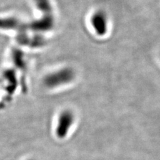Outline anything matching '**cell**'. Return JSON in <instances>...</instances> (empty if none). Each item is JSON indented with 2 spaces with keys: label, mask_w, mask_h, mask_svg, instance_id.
<instances>
[{
  "label": "cell",
  "mask_w": 160,
  "mask_h": 160,
  "mask_svg": "<svg viewBox=\"0 0 160 160\" xmlns=\"http://www.w3.org/2000/svg\"><path fill=\"white\" fill-rule=\"evenodd\" d=\"M74 121L73 113L69 111H65L61 113L58 119L56 134L58 138H65Z\"/></svg>",
  "instance_id": "cell-2"
},
{
  "label": "cell",
  "mask_w": 160,
  "mask_h": 160,
  "mask_svg": "<svg viewBox=\"0 0 160 160\" xmlns=\"http://www.w3.org/2000/svg\"><path fill=\"white\" fill-rule=\"evenodd\" d=\"M37 4L39 6H40L41 9L48 10L49 9L50 6L49 4L48 0H36Z\"/></svg>",
  "instance_id": "cell-4"
},
{
  "label": "cell",
  "mask_w": 160,
  "mask_h": 160,
  "mask_svg": "<svg viewBox=\"0 0 160 160\" xmlns=\"http://www.w3.org/2000/svg\"><path fill=\"white\" fill-rule=\"evenodd\" d=\"M74 77L73 72L66 68L49 74L44 80V83L48 88H56L60 85L66 84L71 82Z\"/></svg>",
  "instance_id": "cell-1"
},
{
  "label": "cell",
  "mask_w": 160,
  "mask_h": 160,
  "mask_svg": "<svg viewBox=\"0 0 160 160\" xmlns=\"http://www.w3.org/2000/svg\"><path fill=\"white\" fill-rule=\"evenodd\" d=\"M92 26L95 31L100 36H103L108 30L107 18L103 12H99L95 13L92 19Z\"/></svg>",
  "instance_id": "cell-3"
}]
</instances>
